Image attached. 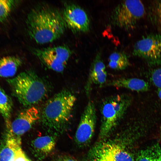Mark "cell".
I'll list each match as a JSON object with an SVG mask.
<instances>
[{"mask_svg":"<svg viewBox=\"0 0 161 161\" xmlns=\"http://www.w3.org/2000/svg\"><path fill=\"white\" fill-rule=\"evenodd\" d=\"M108 86L126 88L137 92H144L149 89L148 83L144 80L136 78H120L109 81Z\"/></svg>","mask_w":161,"mask_h":161,"instance_id":"cell-14","label":"cell"},{"mask_svg":"<svg viewBox=\"0 0 161 161\" xmlns=\"http://www.w3.org/2000/svg\"><path fill=\"white\" fill-rule=\"evenodd\" d=\"M135 161H161V148L159 144H154L140 151Z\"/></svg>","mask_w":161,"mask_h":161,"instance_id":"cell-18","label":"cell"},{"mask_svg":"<svg viewBox=\"0 0 161 161\" xmlns=\"http://www.w3.org/2000/svg\"><path fill=\"white\" fill-rule=\"evenodd\" d=\"M155 15L159 21L161 23V1L156 2L154 7Z\"/></svg>","mask_w":161,"mask_h":161,"instance_id":"cell-23","label":"cell"},{"mask_svg":"<svg viewBox=\"0 0 161 161\" xmlns=\"http://www.w3.org/2000/svg\"><path fill=\"white\" fill-rule=\"evenodd\" d=\"M11 161H31L26 156L21 148L16 152Z\"/></svg>","mask_w":161,"mask_h":161,"instance_id":"cell-22","label":"cell"},{"mask_svg":"<svg viewBox=\"0 0 161 161\" xmlns=\"http://www.w3.org/2000/svg\"><path fill=\"white\" fill-rule=\"evenodd\" d=\"M133 55L144 60L151 65L161 64V35L151 33L135 44Z\"/></svg>","mask_w":161,"mask_h":161,"instance_id":"cell-7","label":"cell"},{"mask_svg":"<svg viewBox=\"0 0 161 161\" xmlns=\"http://www.w3.org/2000/svg\"><path fill=\"white\" fill-rule=\"evenodd\" d=\"M31 50L46 66L58 72L64 70L72 54L70 49L64 46L32 48Z\"/></svg>","mask_w":161,"mask_h":161,"instance_id":"cell-6","label":"cell"},{"mask_svg":"<svg viewBox=\"0 0 161 161\" xmlns=\"http://www.w3.org/2000/svg\"><path fill=\"white\" fill-rule=\"evenodd\" d=\"M86 161H134L132 155L114 143L101 142L89 151Z\"/></svg>","mask_w":161,"mask_h":161,"instance_id":"cell-8","label":"cell"},{"mask_svg":"<svg viewBox=\"0 0 161 161\" xmlns=\"http://www.w3.org/2000/svg\"><path fill=\"white\" fill-rule=\"evenodd\" d=\"M157 94L159 97L161 99V88L158 89Z\"/></svg>","mask_w":161,"mask_h":161,"instance_id":"cell-25","label":"cell"},{"mask_svg":"<svg viewBox=\"0 0 161 161\" xmlns=\"http://www.w3.org/2000/svg\"><path fill=\"white\" fill-rule=\"evenodd\" d=\"M96 118L94 103L89 100L81 115L75 136V141L80 147L85 146L91 142L94 133Z\"/></svg>","mask_w":161,"mask_h":161,"instance_id":"cell-9","label":"cell"},{"mask_svg":"<svg viewBox=\"0 0 161 161\" xmlns=\"http://www.w3.org/2000/svg\"><path fill=\"white\" fill-rule=\"evenodd\" d=\"M107 73L105 65L101 60L100 55L97 54L92 62L87 80L85 86V90L87 96H89L92 86L97 85L103 86L106 81Z\"/></svg>","mask_w":161,"mask_h":161,"instance_id":"cell-12","label":"cell"},{"mask_svg":"<svg viewBox=\"0 0 161 161\" xmlns=\"http://www.w3.org/2000/svg\"><path fill=\"white\" fill-rule=\"evenodd\" d=\"M22 60L15 56H7L0 59V77L8 78L14 76L22 64Z\"/></svg>","mask_w":161,"mask_h":161,"instance_id":"cell-16","label":"cell"},{"mask_svg":"<svg viewBox=\"0 0 161 161\" xmlns=\"http://www.w3.org/2000/svg\"><path fill=\"white\" fill-rule=\"evenodd\" d=\"M13 96L27 107L33 106L47 95V86L42 79L31 70L22 72L15 77L7 80Z\"/></svg>","mask_w":161,"mask_h":161,"instance_id":"cell-3","label":"cell"},{"mask_svg":"<svg viewBox=\"0 0 161 161\" xmlns=\"http://www.w3.org/2000/svg\"><path fill=\"white\" fill-rule=\"evenodd\" d=\"M21 139L7 133L0 147V161H11L16 152L21 148Z\"/></svg>","mask_w":161,"mask_h":161,"instance_id":"cell-15","label":"cell"},{"mask_svg":"<svg viewBox=\"0 0 161 161\" xmlns=\"http://www.w3.org/2000/svg\"><path fill=\"white\" fill-rule=\"evenodd\" d=\"M61 12L67 28L73 32H86L89 31V19L81 7L72 3L66 4Z\"/></svg>","mask_w":161,"mask_h":161,"instance_id":"cell-10","label":"cell"},{"mask_svg":"<svg viewBox=\"0 0 161 161\" xmlns=\"http://www.w3.org/2000/svg\"><path fill=\"white\" fill-rule=\"evenodd\" d=\"M26 23L30 38L41 44L58 39L67 28L61 12L47 5L33 8L27 15Z\"/></svg>","mask_w":161,"mask_h":161,"instance_id":"cell-1","label":"cell"},{"mask_svg":"<svg viewBox=\"0 0 161 161\" xmlns=\"http://www.w3.org/2000/svg\"><path fill=\"white\" fill-rule=\"evenodd\" d=\"M56 139L53 136L47 135L38 137L33 140L31 144L32 152L37 159H44L54 150Z\"/></svg>","mask_w":161,"mask_h":161,"instance_id":"cell-13","label":"cell"},{"mask_svg":"<svg viewBox=\"0 0 161 161\" xmlns=\"http://www.w3.org/2000/svg\"><path fill=\"white\" fill-rule=\"evenodd\" d=\"M145 12L144 5L141 1H124L113 9L110 16V21L114 26L130 30L135 27Z\"/></svg>","mask_w":161,"mask_h":161,"instance_id":"cell-5","label":"cell"},{"mask_svg":"<svg viewBox=\"0 0 161 161\" xmlns=\"http://www.w3.org/2000/svg\"><path fill=\"white\" fill-rule=\"evenodd\" d=\"M54 161H78L73 157L68 155L64 154L58 156Z\"/></svg>","mask_w":161,"mask_h":161,"instance_id":"cell-24","label":"cell"},{"mask_svg":"<svg viewBox=\"0 0 161 161\" xmlns=\"http://www.w3.org/2000/svg\"><path fill=\"white\" fill-rule=\"evenodd\" d=\"M109 59V67L115 70H123L130 64L127 56L123 52H113L110 55Z\"/></svg>","mask_w":161,"mask_h":161,"instance_id":"cell-19","label":"cell"},{"mask_svg":"<svg viewBox=\"0 0 161 161\" xmlns=\"http://www.w3.org/2000/svg\"></svg>","mask_w":161,"mask_h":161,"instance_id":"cell-26","label":"cell"},{"mask_svg":"<svg viewBox=\"0 0 161 161\" xmlns=\"http://www.w3.org/2000/svg\"><path fill=\"white\" fill-rule=\"evenodd\" d=\"M14 3L13 0H0V22L7 17Z\"/></svg>","mask_w":161,"mask_h":161,"instance_id":"cell-20","label":"cell"},{"mask_svg":"<svg viewBox=\"0 0 161 161\" xmlns=\"http://www.w3.org/2000/svg\"><path fill=\"white\" fill-rule=\"evenodd\" d=\"M13 106L12 99L0 86V113L5 120L7 128L10 127L11 122Z\"/></svg>","mask_w":161,"mask_h":161,"instance_id":"cell-17","label":"cell"},{"mask_svg":"<svg viewBox=\"0 0 161 161\" xmlns=\"http://www.w3.org/2000/svg\"><path fill=\"white\" fill-rule=\"evenodd\" d=\"M41 112L34 106L27 107L21 110L16 118L11 122L7 132L12 136L20 138L40 118Z\"/></svg>","mask_w":161,"mask_h":161,"instance_id":"cell-11","label":"cell"},{"mask_svg":"<svg viewBox=\"0 0 161 161\" xmlns=\"http://www.w3.org/2000/svg\"><path fill=\"white\" fill-rule=\"evenodd\" d=\"M132 101L131 96L125 93L110 96L102 100L100 138L103 139L109 136L123 118Z\"/></svg>","mask_w":161,"mask_h":161,"instance_id":"cell-4","label":"cell"},{"mask_svg":"<svg viewBox=\"0 0 161 161\" xmlns=\"http://www.w3.org/2000/svg\"><path fill=\"white\" fill-rule=\"evenodd\" d=\"M76 98L68 90L65 89L48 100L41 112L43 125L56 132L65 130L70 122Z\"/></svg>","mask_w":161,"mask_h":161,"instance_id":"cell-2","label":"cell"},{"mask_svg":"<svg viewBox=\"0 0 161 161\" xmlns=\"http://www.w3.org/2000/svg\"><path fill=\"white\" fill-rule=\"evenodd\" d=\"M151 79L154 86L161 88V68L153 70L151 72Z\"/></svg>","mask_w":161,"mask_h":161,"instance_id":"cell-21","label":"cell"}]
</instances>
